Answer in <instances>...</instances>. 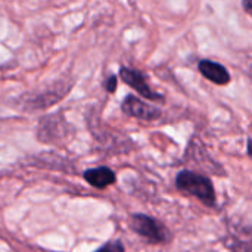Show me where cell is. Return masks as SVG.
Segmentation results:
<instances>
[{
    "label": "cell",
    "instance_id": "6da1fadb",
    "mask_svg": "<svg viewBox=\"0 0 252 252\" xmlns=\"http://www.w3.org/2000/svg\"><path fill=\"white\" fill-rule=\"evenodd\" d=\"M176 186L179 190L198 198L207 207L216 205V190L213 182L195 171L183 170L176 177Z\"/></svg>",
    "mask_w": 252,
    "mask_h": 252
},
{
    "label": "cell",
    "instance_id": "7a4b0ae2",
    "mask_svg": "<svg viewBox=\"0 0 252 252\" xmlns=\"http://www.w3.org/2000/svg\"><path fill=\"white\" fill-rule=\"evenodd\" d=\"M130 227L151 244H167L171 241L170 230L158 220L145 214H133L130 219Z\"/></svg>",
    "mask_w": 252,
    "mask_h": 252
},
{
    "label": "cell",
    "instance_id": "3957f363",
    "mask_svg": "<svg viewBox=\"0 0 252 252\" xmlns=\"http://www.w3.org/2000/svg\"><path fill=\"white\" fill-rule=\"evenodd\" d=\"M68 133L66 123L62 115L53 114L49 117H44L38 124V139L43 143H53L55 140H61Z\"/></svg>",
    "mask_w": 252,
    "mask_h": 252
},
{
    "label": "cell",
    "instance_id": "277c9868",
    "mask_svg": "<svg viewBox=\"0 0 252 252\" xmlns=\"http://www.w3.org/2000/svg\"><path fill=\"white\" fill-rule=\"evenodd\" d=\"M120 77H121V80H123L126 84H128L131 89H134V90H136L139 94H142L143 97H146V99H149V100H157V102H158V100H164V96H162V94L154 92V90L148 86V83H146V80H145V77H143V74H142L140 71L123 66V68L120 69Z\"/></svg>",
    "mask_w": 252,
    "mask_h": 252
},
{
    "label": "cell",
    "instance_id": "5b68a950",
    "mask_svg": "<svg viewBox=\"0 0 252 252\" xmlns=\"http://www.w3.org/2000/svg\"><path fill=\"white\" fill-rule=\"evenodd\" d=\"M121 109L128 117L148 120V121H152V120H157V118L161 117V111L158 108L148 105L146 102H143L142 99H139V97H136L133 94H128L124 99V102L121 105Z\"/></svg>",
    "mask_w": 252,
    "mask_h": 252
},
{
    "label": "cell",
    "instance_id": "8992f818",
    "mask_svg": "<svg viewBox=\"0 0 252 252\" xmlns=\"http://www.w3.org/2000/svg\"><path fill=\"white\" fill-rule=\"evenodd\" d=\"M199 72L210 81L219 86H226L230 81V74L229 71L219 62H213L210 59H202L198 65Z\"/></svg>",
    "mask_w": 252,
    "mask_h": 252
},
{
    "label": "cell",
    "instance_id": "52a82bcc",
    "mask_svg": "<svg viewBox=\"0 0 252 252\" xmlns=\"http://www.w3.org/2000/svg\"><path fill=\"white\" fill-rule=\"evenodd\" d=\"M84 179L89 185H92L96 189H105V188L114 185L117 180L115 173L108 167L90 168L84 173Z\"/></svg>",
    "mask_w": 252,
    "mask_h": 252
},
{
    "label": "cell",
    "instance_id": "ba28073f",
    "mask_svg": "<svg viewBox=\"0 0 252 252\" xmlns=\"http://www.w3.org/2000/svg\"><path fill=\"white\" fill-rule=\"evenodd\" d=\"M96 252H126L124 251V247L120 241H115V242H109L106 245H103L100 250H97Z\"/></svg>",
    "mask_w": 252,
    "mask_h": 252
},
{
    "label": "cell",
    "instance_id": "9c48e42d",
    "mask_svg": "<svg viewBox=\"0 0 252 252\" xmlns=\"http://www.w3.org/2000/svg\"><path fill=\"white\" fill-rule=\"evenodd\" d=\"M105 89H106V92H109V93H114V92L117 90V77H115V75H111V77L106 78V81H105Z\"/></svg>",
    "mask_w": 252,
    "mask_h": 252
},
{
    "label": "cell",
    "instance_id": "30bf717a",
    "mask_svg": "<svg viewBox=\"0 0 252 252\" xmlns=\"http://www.w3.org/2000/svg\"><path fill=\"white\" fill-rule=\"evenodd\" d=\"M242 6H244L245 12L252 16V0H244V1H242Z\"/></svg>",
    "mask_w": 252,
    "mask_h": 252
},
{
    "label": "cell",
    "instance_id": "8fae6325",
    "mask_svg": "<svg viewBox=\"0 0 252 252\" xmlns=\"http://www.w3.org/2000/svg\"><path fill=\"white\" fill-rule=\"evenodd\" d=\"M248 154H250V157L252 158V139L248 140Z\"/></svg>",
    "mask_w": 252,
    "mask_h": 252
}]
</instances>
